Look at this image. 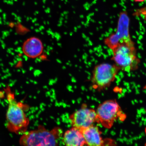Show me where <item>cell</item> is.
<instances>
[{"instance_id":"8fae6325","label":"cell","mask_w":146,"mask_h":146,"mask_svg":"<svg viewBox=\"0 0 146 146\" xmlns=\"http://www.w3.org/2000/svg\"><path fill=\"white\" fill-rule=\"evenodd\" d=\"M133 15L137 17L143 16L144 19L146 21V5L142 8L136 9L133 13Z\"/></svg>"},{"instance_id":"7a4b0ae2","label":"cell","mask_w":146,"mask_h":146,"mask_svg":"<svg viewBox=\"0 0 146 146\" xmlns=\"http://www.w3.org/2000/svg\"><path fill=\"white\" fill-rule=\"evenodd\" d=\"M63 136L62 130L59 127L49 131L40 125L35 130L27 131L22 135L19 143L25 146H56Z\"/></svg>"},{"instance_id":"52a82bcc","label":"cell","mask_w":146,"mask_h":146,"mask_svg":"<svg viewBox=\"0 0 146 146\" xmlns=\"http://www.w3.org/2000/svg\"><path fill=\"white\" fill-rule=\"evenodd\" d=\"M69 119L72 127L81 130L96 123V110L88 108L86 104H83L69 116Z\"/></svg>"},{"instance_id":"5b68a950","label":"cell","mask_w":146,"mask_h":146,"mask_svg":"<svg viewBox=\"0 0 146 146\" xmlns=\"http://www.w3.org/2000/svg\"><path fill=\"white\" fill-rule=\"evenodd\" d=\"M96 123L106 129H110L115 122L123 115L121 107L115 100H106L96 110Z\"/></svg>"},{"instance_id":"8992f818","label":"cell","mask_w":146,"mask_h":146,"mask_svg":"<svg viewBox=\"0 0 146 146\" xmlns=\"http://www.w3.org/2000/svg\"><path fill=\"white\" fill-rule=\"evenodd\" d=\"M129 19L126 11L120 13L119 16L117 28L115 32L111 34L104 40V43L111 50L119 44L132 42L129 32Z\"/></svg>"},{"instance_id":"ba28073f","label":"cell","mask_w":146,"mask_h":146,"mask_svg":"<svg viewBox=\"0 0 146 146\" xmlns=\"http://www.w3.org/2000/svg\"><path fill=\"white\" fill-rule=\"evenodd\" d=\"M22 48L25 55L31 59L41 56L44 49L42 42L36 36H32L26 40L23 44Z\"/></svg>"},{"instance_id":"3957f363","label":"cell","mask_w":146,"mask_h":146,"mask_svg":"<svg viewBox=\"0 0 146 146\" xmlns=\"http://www.w3.org/2000/svg\"><path fill=\"white\" fill-rule=\"evenodd\" d=\"M112 50L113 54L111 60L120 70L129 72L138 69L140 60L137 56L134 42L119 44Z\"/></svg>"},{"instance_id":"30bf717a","label":"cell","mask_w":146,"mask_h":146,"mask_svg":"<svg viewBox=\"0 0 146 146\" xmlns=\"http://www.w3.org/2000/svg\"><path fill=\"white\" fill-rule=\"evenodd\" d=\"M62 141L64 145L68 146L86 145L84 138L81 130L73 127L64 133Z\"/></svg>"},{"instance_id":"9c48e42d","label":"cell","mask_w":146,"mask_h":146,"mask_svg":"<svg viewBox=\"0 0 146 146\" xmlns=\"http://www.w3.org/2000/svg\"><path fill=\"white\" fill-rule=\"evenodd\" d=\"M85 141L86 145H104L105 141L102 137V132L99 128L93 125L81 130Z\"/></svg>"},{"instance_id":"277c9868","label":"cell","mask_w":146,"mask_h":146,"mask_svg":"<svg viewBox=\"0 0 146 146\" xmlns=\"http://www.w3.org/2000/svg\"><path fill=\"white\" fill-rule=\"evenodd\" d=\"M120 69L115 64L102 63L95 66L91 82L95 90L101 91L108 88L114 81Z\"/></svg>"},{"instance_id":"4fadbf2b","label":"cell","mask_w":146,"mask_h":146,"mask_svg":"<svg viewBox=\"0 0 146 146\" xmlns=\"http://www.w3.org/2000/svg\"><path fill=\"white\" fill-rule=\"evenodd\" d=\"M145 145L146 146V142H145Z\"/></svg>"},{"instance_id":"6da1fadb","label":"cell","mask_w":146,"mask_h":146,"mask_svg":"<svg viewBox=\"0 0 146 146\" xmlns=\"http://www.w3.org/2000/svg\"><path fill=\"white\" fill-rule=\"evenodd\" d=\"M4 91L8 104L6 114V128L11 133L22 135L27 132L30 124V120L25 113L30 107L16 100L14 92L9 85L4 88Z\"/></svg>"},{"instance_id":"7c38bea8","label":"cell","mask_w":146,"mask_h":146,"mask_svg":"<svg viewBox=\"0 0 146 146\" xmlns=\"http://www.w3.org/2000/svg\"><path fill=\"white\" fill-rule=\"evenodd\" d=\"M133 1L136 3L142 2L146 1V0H133Z\"/></svg>"}]
</instances>
